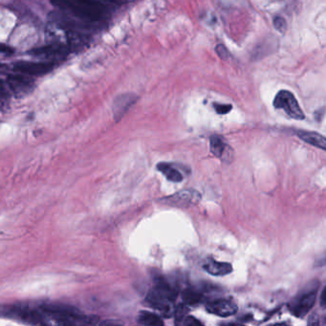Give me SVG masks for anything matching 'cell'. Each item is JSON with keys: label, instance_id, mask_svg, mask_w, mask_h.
<instances>
[{"label": "cell", "instance_id": "12", "mask_svg": "<svg viewBox=\"0 0 326 326\" xmlns=\"http://www.w3.org/2000/svg\"><path fill=\"white\" fill-rule=\"evenodd\" d=\"M297 136L304 141L305 143L312 144V145L318 147L322 151H326L325 137L319 134L318 132L299 130V131H297Z\"/></svg>", "mask_w": 326, "mask_h": 326}, {"label": "cell", "instance_id": "15", "mask_svg": "<svg viewBox=\"0 0 326 326\" xmlns=\"http://www.w3.org/2000/svg\"><path fill=\"white\" fill-rule=\"evenodd\" d=\"M157 169L167 177V180H169L171 182L179 183L183 180L182 173L179 170H177L175 167H171L167 163H159L157 165Z\"/></svg>", "mask_w": 326, "mask_h": 326}, {"label": "cell", "instance_id": "16", "mask_svg": "<svg viewBox=\"0 0 326 326\" xmlns=\"http://www.w3.org/2000/svg\"><path fill=\"white\" fill-rule=\"evenodd\" d=\"M138 322L142 325L162 326L164 321L156 314L147 311H142L138 317Z\"/></svg>", "mask_w": 326, "mask_h": 326}, {"label": "cell", "instance_id": "1", "mask_svg": "<svg viewBox=\"0 0 326 326\" xmlns=\"http://www.w3.org/2000/svg\"><path fill=\"white\" fill-rule=\"evenodd\" d=\"M154 286L145 298V303L152 308L159 310L167 317L173 313V303L178 292L166 279L157 277L154 280Z\"/></svg>", "mask_w": 326, "mask_h": 326}, {"label": "cell", "instance_id": "4", "mask_svg": "<svg viewBox=\"0 0 326 326\" xmlns=\"http://www.w3.org/2000/svg\"><path fill=\"white\" fill-rule=\"evenodd\" d=\"M317 300V286L314 289L305 291L302 294H299L297 298L289 303L288 308L290 312L297 318H302L305 317L308 312L313 308Z\"/></svg>", "mask_w": 326, "mask_h": 326}, {"label": "cell", "instance_id": "23", "mask_svg": "<svg viewBox=\"0 0 326 326\" xmlns=\"http://www.w3.org/2000/svg\"><path fill=\"white\" fill-rule=\"evenodd\" d=\"M13 52H14V50L12 49V47H10L9 45H6V44L0 43V53L6 54V55H11Z\"/></svg>", "mask_w": 326, "mask_h": 326}, {"label": "cell", "instance_id": "8", "mask_svg": "<svg viewBox=\"0 0 326 326\" xmlns=\"http://www.w3.org/2000/svg\"><path fill=\"white\" fill-rule=\"evenodd\" d=\"M7 84L11 92L17 96H24L29 94L33 91L34 82L33 80L23 74L20 75H11L7 80Z\"/></svg>", "mask_w": 326, "mask_h": 326}, {"label": "cell", "instance_id": "20", "mask_svg": "<svg viewBox=\"0 0 326 326\" xmlns=\"http://www.w3.org/2000/svg\"><path fill=\"white\" fill-rule=\"evenodd\" d=\"M215 52H216L217 56H219L223 61L228 60L229 56H230L229 50L227 49V47H226L225 45H223V44H217L216 47H215Z\"/></svg>", "mask_w": 326, "mask_h": 326}, {"label": "cell", "instance_id": "21", "mask_svg": "<svg viewBox=\"0 0 326 326\" xmlns=\"http://www.w3.org/2000/svg\"><path fill=\"white\" fill-rule=\"evenodd\" d=\"M214 107H215V111L220 115H225L227 113L231 111L232 109V105L231 104H214Z\"/></svg>", "mask_w": 326, "mask_h": 326}, {"label": "cell", "instance_id": "13", "mask_svg": "<svg viewBox=\"0 0 326 326\" xmlns=\"http://www.w3.org/2000/svg\"><path fill=\"white\" fill-rule=\"evenodd\" d=\"M182 300L186 305H197L204 302V294L196 288H187L182 292Z\"/></svg>", "mask_w": 326, "mask_h": 326}, {"label": "cell", "instance_id": "22", "mask_svg": "<svg viewBox=\"0 0 326 326\" xmlns=\"http://www.w3.org/2000/svg\"><path fill=\"white\" fill-rule=\"evenodd\" d=\"M10 88L8 84H5L3 81L0 80V98H7L10 96Z\"/></svg>", "mask_w": 326, "mask_h": 326}, {"label": "cell", "instance_id": "14", "mask_svg": "<svg viewBox=\"0 0 326 326\" xmlns=\"http://www.w3.org/2000/svg\"><path fill=\"white\" fill-rule=\"evenodd\" d=\"M64 46L58 44H49L47 46L34 49L30 53L36 56H54L64 53Z\"/></svg>", "mask_w": 326, "mask_h": 326}, {"label": "cell", "instance_id": "2", "mask_svg": "<svg viewBox=\"0 0 326 326\" xmlns=\"http://www.w3.org/2000/svg\"><path fill=\"white\" fill-rule=\"evenodd\" d=\"M64 10L90 21H98L105 14L104 4L98 0H66Z\"/></svg>", "mask_w": 326, "mask_h": 326}, {"label": "cell", "instance_id": "17", "mask_svg": "<svg viewBox=\"0 0 326 326\" xmlns=\"http://www.w3.org/2000/svg\"><path fill=\"white\" fill-rule=\"evenodd\" d=\"M16 305L0 304V318H16Z\"/></svg>", "mask_w": 326, "mask_h": 326}, {"label": "cell", "instance_id": "24", "mask_svg": "<svg viewBox=\"0 0 326 326\" xmlns=\"http://www.w3.org/2000/svg\"><path fill=\"white\" fill-rule=\"evenodd\" d=\"M318 323H319V318H318V315L313 314L308 320V324L309 325H318Z\"/></svg>", "mask_w": 326, "mask_h": 326}, {"label": "cell", "instance_id": "18", "mask_svg": "<svg viewBox=\"0 0 326 326\" xmlns=\"http://www.w3.org/2000/svg\"><path fill=\"white\" fill-rule=\"evenodd\" d=\"M175 324L176 325H184V326H201L203 325V323L201 321H199L198 319H196L193 317L191 316H184L179 319H175Z\"/></svg>", "mask_w": 326, "mask_h": 326}, {"label": "cell", "instance_id": "7", "mask_svg": "<svg viewBox=\"0 0 326 326\" xmlns=\"http://www.w3.org/2000/svg\"><path fill=\"white\" fill-rule=\"evenodd\" d=\"M137 100L138 96L134 93H124L117 96L112 105V111L115 121L118 122L122 119L130 109V107L135 104Z\"/></svg>", "mask_w": 326, "mask_h": 326}, {"label": "cell", "instance_id": "9", "mask_svg": "<svg viewBox=\"0 0 326 326\" xmlns=\"http://www.w3.org/2000/svg\"><path fill=\"white\" fill-rule=\"evenodd\" d=\"M14 69L19 74L26 76H42L52 71L53 64L48 63H34V62H19L15 64Z\"/></svg>", "mask_w": 326, "mask_h": 326}, {"label": "cell", "instance_id": "25", "mask_svg": "<svg viewBox=\"0 0 326 326\" xmlns=\"http://www.w3.org/2000/svg\"><path fill=\"white\" fill-rule=\"evenodd\" d=\"M325 291L326 289L324 288L321 293V295H320V305L322 308H325Z\"/></svg>", "mask_w": 326, "mask_h": 326}, {"label": "cell", "instance_id": "19", "mask_svg": "<svg viewBox=\"0 0 326 326\" xmlns=\"http://www.w3.org/2000/svg\"><path fill=\"white\" fill-rule=\"evenodd\" d=\"M273 24L274 27L277 31H279L281 34H284L287 29V22L285 18H283L282 16H276L273 19Z\"/></svg>", "mask_w": 326, "mask_h": 326}, {"label": "cell", "instance_id": "3", "mask_svg": "<svg viewBox=\"0 0 326 326\" xmlns=\"http://www.w3.org/2000/svg\"><path fill=\"white\" fill-rule=\"evenodd\" d=\"M273 105L276 109H281L287 115L294 120H304L305 115L303 113L295 97L291 91L280 90L275 97Z\"/></svg>", "mask_w": 326, "mask_h": 326}, {"label": "cell", "instance_id": "6", "mask_svg": "<svg viewBox=\"0 0 326 326\" xmlns=\"http://www.w3.org/2000/svg\"><path fill=\"white\" fill-rule=\"evenodd\" d=\"M206 310L215 316H219L222 318H227L234 315L239 307L235 303L227 299H217L212 302H209L206 304Z\"/></svg>", "mask_w": 326, "mask_h": 326}, {"label": "cell", "instance_id": "11", "mask_svg": "<svg viewBox=\"0 0 326 326\" xmlns=\"http://www.w3.org/2000/svg\"><path fill=\"white\" fill-rule=\"evenodd\" d=\"M203 267L207 273L215 277H223L230 275L233 270L231 263L219 262L213 258L208 259L207 262L204 264Z\"/></svg>", "mask_w": 326, "mask_h": 326}, {"label": "cell", "instance_id": "10", "mask_svg": "<svg viewBox=\"0 0 326 326\" xmlns=\"http://www.w3.org/2000/svg\"><path fill=\"white\" fill-rule=\"evenodd\" d=\"M210 149L215 156L225 163H230L232 160L233 152L221 136L213 135L210 138Z\"/></svg>", "mask_w": 326, "mask_h": 326}, {"label": "cell", "instance_id": "5", "mask_svg": "<svg viewBox=\"0 0 326 326\" xmlns=\"http://www.w3.org/2000/svg\"><path fill=\"white\" fill-rule=\"evenodd\" d=\"M201 199V195L198 191L194 190H183L178 191L174 194L161 199V201H164L165 204L174 206V207H191L193 205H197Z\"/></svg>", "mask_w": 326, "mask_h": 326}]
</instances>
